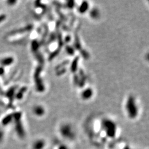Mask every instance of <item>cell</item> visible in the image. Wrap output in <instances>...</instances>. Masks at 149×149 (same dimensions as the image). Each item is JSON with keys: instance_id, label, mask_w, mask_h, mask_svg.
Here are the masks:
<instances>
[{"instance_id": "obj_1", "label": "cell", "mask_w": 149, "mask_h": 149, "mask_svg": "<svg viewBox=\"0 0 149 149\" xmlns=\"http://www.w3.org/2000/svg\"><path fill=\"white\" fill-rule=\"evenodd\" d=\"M60 132L62 137L67 140H72L75 137V132L72 127L69 124H65L61 126Z\"/></svg>"}, {"instance_id": "obj_2", "label": "cell", "mask_w": 149, "mask_h": 149, "mask_svg": "<svg viewBox=\"0 0 149 149\" xmlns=\"http://www.w3.org/2000/svg\"><path fill=\"white\" fill-rule=\"evenodd\" d=\"M127 111L130 118H135L137 114V109L136 107L135 101L133 97L131 96L127 103Z\"/></svg>"}, {"instance_id": "obj_3", "label": "cell", "mask_w": 149, "mask_h": 149, "mask_svg": "<svg viewBox=\"0 0 149 149\" xmlns=\"http://www.w3.org/2000/svg\"><path fill=\"white\" fill-rule=\"evenodd\" d=\"M103 127L104 131L108 137L113 138L116 134V126L112 121L105 120L103 122Z\"/></svg>"}, {"instance_id": "obj_4", "label": "cell", "mask_w": 149, "mask_h": 149, "mask_svg": "<svg viewBox=\"0 0 149 149\" xmlns=\"http://www.w3.org/2000/svg\"><path fill=\"white\" fill-rule=\"evenodd\" d=\"M92 91L91 89H86L85 91H84V92L82 93V98L85 99H88L92 95Z\"/></svg>"}, {"instance_id": "obj_5", "label": "cell", "mask_w": 149, "mask_h": 149, "mask_svg": "<svg viewBox=\"0 0 149 149\" xmlns=\"http://www.w3.org/2000/svg\"><path fill=\"white\" fill-rule=\"evenodd\" d=\"M82 5L83 6V7L82 6H81L80 7L81 8L80 10L81 12H84L86 9H86L87 7L88 8V4H87V3H83V4H82Z\"/></svg>"}, {"instance_id": "obj_6", "label": "cell", "mask_w": 149, "mask_h": 149, "mask_svg": "<svg viewBox=\"0 0 149 149\" xmlns=\"http://www.w3.org/2000/svg\"><path fill=\"white\" fill-rule=\"evenodd\" d=\"M57 149H68L67 146H66V145H59V146L58 147Z\"/></svg>"}]
</instances>
